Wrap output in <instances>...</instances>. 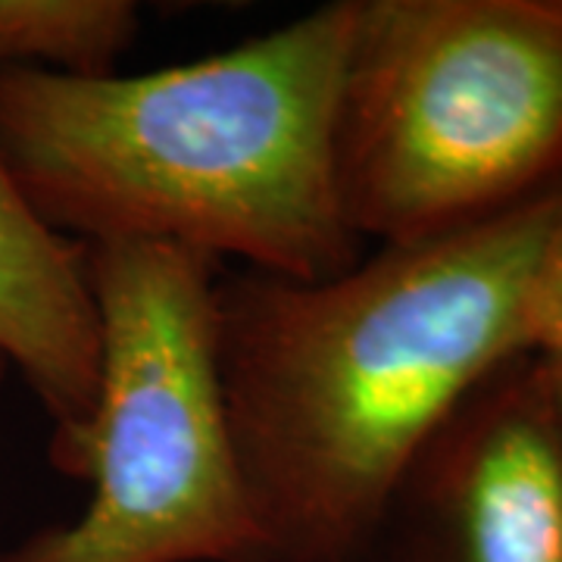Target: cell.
Returning a JSON list of instances; mask_svg holds the SVG:
<instances>
[{
	"label": "cell",
	"instance_id": "1",
	"mask_svg": "<svg viewBox=\"0 0 562 562\" xmlns=\"http://www.w3.org/2000/svg\"><path fill=\"white\" fill-rule=\"evenodd\" d=\"M560 225L557 179L335 279H216L222 406L269 562H366L428 438L531 353L528 294Z\"/></svg>",
	"mask_w": 562,
	"mask_h": 562
},
{
	"label": "cell",
	"instance_id": "2",
	"mask_svg": "<svg viewBox=\"0 0 562 562\" xmlns=\"http://www.w3.org/2000/svg\"><path fill=\"white\" fill-rule=\"evenodd\" d=\"M357 0L144 76L0 69V157L79 244H166L294 281L366 257L335 179Z\"/></svg>",
	"mask_w": 562,
	"mask_h": 562
},
{
	"label": "cell",
	"instance_id": "3",
	"mask_svg": "<svg viewBox=\"0 0 562 562\" xmlns=\"http://www.w3.org/2000/svg\"><path fill=\"white\" fill-rule=\"evenodd\" d=\"M335 179L347 225L382 244L562 179V0H357Z\"/></svg>",
	"mask_w": 562,
	"mask_h": 562
},
{
	"label": "cell",
	"instance_id": "4",
	"mask_svg": "<svg viewBox=\"0 0 562 562\" xmlns=\"http://www.w3.org/2000/svg\"><path fill=\"white\" fill-rule=\"evenodd\" d=\"M216 279L191 250L88 244L101 387L63 472L88 503L0 562H269L222 406Z\"/></svg>",
	"mask_w": 562,
	"mask_h": 562
},
{
	"label": "cell",
	"instance_id": "5",
	"mask_svg": "<svg viewBox=\"0 0 562 562\" xmlns=\"http://www.w3.org/2000/svg\"><path fill=\"white\" fill-rule=\"evenodd\" d=\"M366 562H562V422L538 353L497 366L428 438Z\"/></svg>",
	"mask_w": 562,
	"mask_h": 562
},
{
	"label": "cell",
	"instance_id": "6",
	"mask_svg": "<svg viewBox=\"0 0 562 562\" xmlns=\"http://www.w3.org/2000/svg\"><path fill=\"white\" fill-rule=\"evenodd\" d=\"M0 360L16 366L54 422L50 462L66 472L101 387V319L88 247L50 228L0 157Z\"/></svg>",
	"mask_w": 562,
	"mask_h": 562
},
{
	"label": "cell",
	"instance_id": "7",
	"mask_svg": "<svg viewBox=\"0 0 562 562\" xmlns=\"http://www.w3.org/2000/svg\"><path fill=\"white\" fill-rule=\"evenodd\" d=\"M138 29L128 0H0V69L110 79Z\"/></svg>",
	"mask_w": 562,
	"mask_h": 562
},
{
	"label": "cell",
	"instance_id": "8",
	"mask_svg": "<svg viewBox=\"0 0 562 562\" xmlns=\"http://www.w3.org/2000/svg\"><path fill=\"white\" fill-rule=\"evenodd\" d=\"M525 341L531 353L562 357V225L543 250L525 310Z\"/></svg>",
	"mask_w": 562,
	"mask_h": 562
},
{
	"label": "cell",
	"instance_id": "9",
	"mask_svg": "<svg viewBox=\"0 0 562 562\" xmlns=\"http://www.w3.org/2000/svg\"><path fill=\"white\" fill-rule=\"evenodd\" d=\"M541 366L547 375V387H550V401L557 406V416L562 422V357H541Z\"/></svg>",
	"mask_w": 562,
	"mask_h": 562
},
{
	"label": "cell",
	"instance_id": "10",
	"mask_svg": "<svg viewBox=\"0 0 562 562\" xmlns=\"http://www.w3.org/2000/svg\"><path fill=\"white\" fill-rule=\"evenodd\" d=\"M3 369H7V362L0 360V379H3Z\"/></svg>",
	"mask_w": 562,
	"mask_h": 562
}]
</instances>
